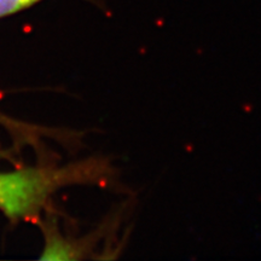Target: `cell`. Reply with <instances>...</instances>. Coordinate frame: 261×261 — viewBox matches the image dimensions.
I'll list each match as a JSON object with an SVG mask.
<instances>
[{
    "instance_id": "6da1fadb",
    "label": "cell",
    "mask_w": 261,
    "mask_h": 261,
    "mask_svg": "<svg viewBox=\"0 0 261 261\" xmlns=\"http://www.w3.org/2000/svg\"><path fill=\"white\" fill-rule=\"evenodd\" d=\"M110 166L103 162L79 166L76 171L23 169L14 173H0V210L10 218L23 219L37 214L52 191L60 184L76 177H104Z\"/></svg>"
},
{
    "instance_id": "7a4b0ae2",
    "label": "cell",
    "mask_w": 261,
    "mask_h": 261,
    "mask_svg": "<svg viewBox=\"0 0 261 261\" xmlns=\"http://www.w3.org/2000/svg\"><path fill=\"white\" fill-rule=\"evenodd\" d=\"M41 0H0V18L31 8ZM93 2V0H89Z\"/></svg>"
},
{
    "instance_id": "3957f363",
    "label": "cell",
    "mask_w": 261,
    "mask_h": 261,
    "mask_svg": "<svg viewBox=\"0 0 261 261\" xmlns=\"http://www.w3.org/2000/svg\"><path fill=\"white\" fill-rule=\"evenodd\" d=\"M0 121H8V120H5L4 117H3L2 115H0Z\"/></svg>"
}]
</instances>
